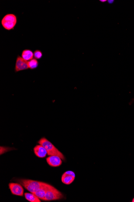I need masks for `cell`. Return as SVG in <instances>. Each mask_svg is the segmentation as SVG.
<instances>
[{
  "instance_id": "obj_1",
  "label": "cell",
  "mask_w": 134,
  "mask_h": 202,
  "mask_svg": "<svg viewBox=\"0 0 134 202\" xmlns=\"http://www.w3.org/2000/svg\"><path fill=\"white\" fill-rule=\"evenodd\" d=\"M39 145H41L47 151L49 156H60L62 160L65 161L64 155L59 151L52 143L49 141L46 138L43 137L40 139L38 142Z\"/></svg>"
},
{
  "instance_id": "obj_2",
  "label": "cell",
  "mask_w": 134,
  "mask_h": 202,
  "mask_svg": "<svg viewBox=\"0 0 134 202\" xmlns=\"http://www.w3.org/2000/svg\"><path fill=\"white\" fill-rule=\"evenodd\" d=\"M17 181L32 193L37 191L40 188L42 183L41 182L27 179H19Z\"/></svg>"
},
{
  "instance_id": "obj_3",
  "label": "cell",
  "mask_w": 134,
  "mask_h": 202,
  "mask_svg": "<svg viewBox=\"0 0 134 202\" xmlns=\"http://www.w3.org/2000/svg\"><path fill=\"white\" fill-rule=\"evenodd\" d=\"M17 23V18L14 14H7L5 15L1 20V25L7 30H13Z\"/></svg>"
},
{
  "instance_id": "obj_4",
  "label": "cell",
  "mask_w": 134,
  "mask_h": 202,
  "mask_svg": "<svg viewBox=\"0 0 134 202\" xmlns=\"http://www.w3.org/2000/svg\"><path fill=\"white\" fill-rule=\"evenodd\" d=\"M64 198V196L61 192L59 191L53 186L50 185L49 188L47 190L44 199L45 201L62 199Z\"/></svg>"
},
{
  "instance_id": "obj_5",
  "label": "cell",
  "mask_w": 134,
  "mask_h": 202,
  "mask_svg": "<svg viewBox=\"0 0 134 202\" xmlns=\"http://www.w3.org/2000/svg\"><path fill=\"white\" fill-rule=\"evenodd\" d=\"M29 69L28 67V61L25 60L22 57L18 56L17 57L15 66V72L27 70Z\"/></svg>"
},
{
  "instance_id": "obj_6",
  "label": "cell",
  "mask_w": 134,
  "mask_h": 202,
  "mask_svg": "<svg viewBox=\"0 0 134 202\" xmlns=\"http://www.w3.org/2000/svg\"><path fill=\"white\" fill-rule=\"evenodd\" d=\"M20 183H10L8 184L11 193L17 196H23L24 189Z\"/></svg>"
},
{
  "instance_id": "obj_7",
  "label": "cell",
  "mask_w": 134,
  "mask_h": 202,
  "mask_svg": "<svg viewBox=\"0 0 134 202\" xmlns=\"http://www.w3.org/2000/svg\"><path fill=\"white\" fill-rule=\"evenodd\" d=\"M76 175L74 172L68 171L63 173L62 176V181L66 185L71 184L74 181Z\"/></svg>"
},
{
  "instance_id": "obj_8",
  "label": "cell",
  "mask_w": 134,
  "mask_h": 202,
  "mask_svg": "<svg viewBox=\"0 0 134 202\" xmlns=\"http://www.w3.org/2000/svg\"><path fill=\"white\" fill-rule=\"evenodd\" d=\"M62 159L57 156H52L47 158L46 161L49 166L53 167H59L62 163Z\"/></svg>"
},
{
  "instance_id": "obj_9",
  "label": "cell",
  "mask_w": 134,
  "mask_h": 202,
  "mask_svg": "<svg viewBox=\"0 0 134 202\" xmlns=\"http://www.w3.org/2000/svg\"><path fill=\"white\" fill-rule=\"evenodd\" d=\"M49 186L50 184L42 182V185L40 188L37 191L33 193V194L36 195L39 199L44 200L47 190L49 188Z\"/></svg>"
},
{
  "instance_id": "obj_10",
  "label": "cell",
  "mask_w": 134,
  "mask_h": 202,
  "mask_svg": "<svg viewBox=\"0 0 134 202\" xmlns=\"http://www.w3.org/2000/svg\"><path fill=\"white\" fill-rule=\"evenodd\" d=\"M34 152L37 156L39 158L46 157L47 154L46 149L41 145H37L33 149Z\"/></svg>"
},
{
  "instance_id": "obj_11",
  "label": "cell",
  "mask_w": 134,
  "mask_h": 202,
  "mask_svg": "<svg viewBox=\"0 0 134 202\" xmlns=\"http://www.w3.org/2000/svg\"><path fill=\"white\" fill-rule=\"evenodd\" d=\"M22 56L25 60L29 61L33 59L34 55L33 52L31 50L25 49L22 51Z\"/></svg>"
},
{
  "instance_id": "obj_12",
  "label": "cell",
  "mask_w": 134,
  "mask_h": 202,
  "mask_svg": "<svg viewBox=\"0 0 134 202\" xmlns=\"http://www.w3.org/2000/svg\"><path fill=\"white\" fill-rule=\"evenodd\" d=\"M25 199L28 201L31 202H41V201L38 197H37L36 195L33 193H25Z\"/></svg>"
},
{
  "instance_id": "obj_13",
  "label": "cell",
  "mask_w": 134,
  "mask_h": 202,
  "mask_svg": "<svg viewBox=\"0 0 134 202\" xmlns=\"http://www.w3.org/2000/svg\"><path fill=\"white\" fill-rule=\"evenodd\" d=\"M28 67L29 69H34L38 67L39 65V62L36 59H33L28 62Z\"/></svg>"
},
{
  "instance_id": "obj_14",
  "label": "cell",
  "mask_w": 134,
  "mask_h": 202,
  "mask_svg": "<svg viewBox=\"0 0 134 202\" xmlns=\"http://www.w3.org/2000/svg\"><path fill=\"white\" fill-rule=\"evenodd\" d=\"M34 57L36 59H40L43 56V53L41 51L37 50L33 53Z\"/></svg>"
},
{
  "instance_id": "obj_15",
  "label": "cell",
  "mask_w": 134,
  "mask_h": 202,
  "mask_svg": "<svg viewBox=\"0 0 134 202\" xmlns=\"http://www.w3.org/2000/svg\"><path fill=\"white\" fill-rule=\"evenodd\" d=\"M100 1H101V2L103 3L106 2L107 1H106V0H102V1H101V0H100Z\"/></svg>"
},
{
  "instance_id": "obj_16",
  "label": "cell",
  "mask_w": 134,
  "mask_h": 202,
  "mask_svg": "<svg viewBox=\"0 0 134 202\" xmlns=\"http://www.w3.org/2000/svg\"><path fill=\"white\" fill-rule=\"evenodd\" d=\"M132 202H134V197L133 198V199H132Z\"/></svg>"
}]
</instances>
